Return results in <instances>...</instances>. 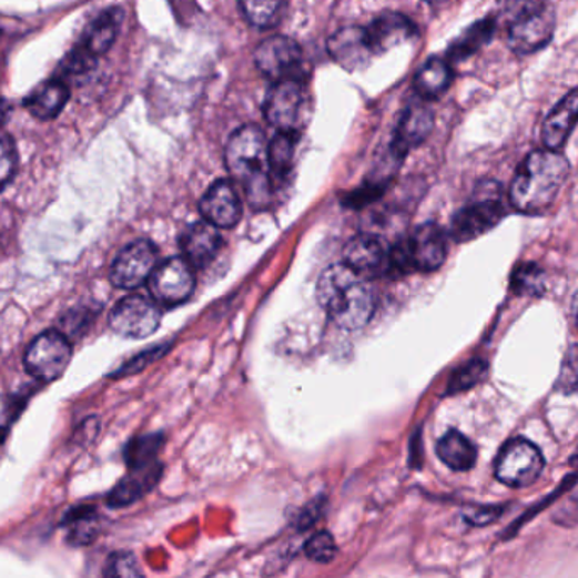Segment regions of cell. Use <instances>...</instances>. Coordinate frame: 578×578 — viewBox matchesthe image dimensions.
<instances>
[{
  "label": "cell",
  "mask_w": 578,
  "mask_h": 578,
  "mask_svg": "<svg viewBox=\"0 0 578 578\" xmlns=\"http://www.w3.org/2000/svg\"><path fill=\"white\" fill-rule=\"evenodd\" d=\"M316 292L321 307L343 329H362L374 316V291L346 263L327 266L321 273Z\"/></svg>",
  "instance_id": "6da1fadb"
},
{
  "label": "cell",
  "mask_w": 578,
  "mask_h": 578,
  "mask_svg": "<svg viewBox=\"0 0 578 578\" xmlns=\"http://www.w3.org/2000/svg\"><path fill=\"white\" fill-rule=\"evenodd\" d=\"M246 21L258 29H270L281 22L287 0H240Z\"/></svg>",
  "instance_id": "f1b7e54d"
},
{
  "label": "cell",
  "mask_w": 578,
  "mask_h": 578,
  "mask_svg": "<svg viewBox=\"0 0 578 578\" xmlns=\"http://www.w3.org/2000/svg\"><path fill=\"white\" fill-rule=\"evenodd\" d=\"M570 165L558 151H533L517 169L509 201L523 214H542L557 201Z\"/></svg>",
  "instance_id": "7a4b0ae2"
},
{
  "label": "cell",
  "mask_w": 578,
  "mask_h": 578,
  "mask_svg": "<svg viewBox=\"0 0 578 578\" xmlns=\"http://www.w3.org/2000/svg\"><path fill=\"white\" fill-rule=\"evenodd\" d=\"M298 133L295 130L281 131L266 146V163L273 180L284 179L294 165Z\"/></svg>",
  "instance_id": "4316f807"
},
{
  "label": "cell",
  "mask_w": 578,
  "mask_h": 578,
  "mask_svg": "<svg viewBox=\"0 0 578 578\" xmlns=\"http://www.w3.org/2000/svg\"><path fill=\"white\" fill-rule=\"evenodd\" d=\"M4 436H6V433L0 432V445H2V442H4Z\"/></svg>",
  "instance_id": "74e56055"
},
{
  "label": "cell",
  "mask_w": 578,
  "mask_h": 578,
  "mask_svg": "<svg viewBox=\"0 0 578 578\" xmlns=\"http://www.w3.org/2000/svg\"><path fill=\"white\" fill-rule=\"evenodd\" d=\"M304 104V87L301 80L287 79L275 82L266 95L265 119L281 131L294 130Z\"/></svg>",
  "instance_id": "4fadbf2b"
},
{
  "label": "cell",
  "mask_w": 578,
  "mask_h": 578,
  "mask_svg": "<svg viewBox=\"0 0 578 578\" xmlns=\"http://www.w3.org/2000/svg\"><path fill=\"white\" fill-rule=\"evenodd\" d=\"M162 477V465L159 462L140 465V467H131L130 474L115 485L108 497V504L111 507H124L136 503L141 497L146 496Z\"/></svg>",
  "instance_id": "d6986e66"
},
{
  "label": "cell",
  "mask_w": 578,
  "mask_h": 578,
  "mask_svg": "<svg viewBox=\"0 0 578 578\" xmlns=\"http://www.w3.org/2000/svg\"><path fill=\"white\" fill-rule=\"evenodd\" d=\"M542 468L545 458L538 446L525 438H514L509 439L497 455L496 477L507 487L523 489L538 480Z\"/></svg>",
  "instance_id": "52a82bcc"
},
{
  "label": "cell",
  "mask_w": 578,
  "mask_h": 578,
  "mask_svg": "<svg viewBox=\"0 0 578 578\" xmlns=\"http://www.w3.org/2000/svg\"><path fill=\"white\" fill-rule=\"evenodd\" d=\"M160 448H162V436L160 435H148L133 439L126 449L128 465L131 468L156 462Z\"/></svg>",
  "instance_id": "f546056e"
},
{
  "label": "cell",
  "mask_w": 578,
  "mask_h": 578,
  "mask_svg": "<svg viewBox=\"0 0 578 578\" xmlns=\"http://www.w3.org/2000/svg\"><path fill=\"white\" fill-rule=\"evenodd\" d=\"M327 51L334 62L348 72L365 70L375 57L368 43L367 29L358 26L339 29L327 41Z\"/></svg>",
  "instance_id": "5bb4252c"
},
{
  "label": "cell",
  "mask_w": 578,
  "mask_h": 578,
  "mask_svg": "<svg viewBox=\"0 0 578 578\" xmlns=\"http://www.w3.org/2000/svg\"><path fill=\"white\" fill-rule=\"evenodd\" d=\"M448 255V237L435 223L417 226L388 252L391 268L400 273L435 272Z\"/></svg>",
  "instance_id": "277c9868"
},
{
  "label": "cell",
  "mask_w": 578,
  "mask_h": 578,
  "mask_svg": "<svg viewBox=\"0 0 578 578\" xmlns=\"http://www.w3.org/2000/svg\"><path fill=\"white\" fill-rule=\"evenodd\" d=\"M180 245H182L184 258L192 266L202 268L216 258L221 246H223V237H221L220 227L212 226L207 221H201V223L187 227L184 236L180 240Z\"/></svg>",
  "instance_id": "ffe728a7"
},
{
  "label": "cell",
  "mask_w": 578,
  "mask_h": 578,
  "mask_svg": "<svg viewBox=\"0 0 578 578\" xmlns=\"http://www.w3.org/2000/svg\"><path fill=\"white\" fill-rule=\"evenodd\" d=\"M69 99V87L62 80H53V82H48L47 85L41 87L37 94L31 95L26 105L34 118L40 119V121H50L62 112Z\"/></svg>",
  "instance_id": "484cf974"
},
{
  "label": "cell",
  "mask_w": 578,
  "mask_h": 578,
  "mask_svg": "<svg viewBox=\"0 0 578 578\" xmlns=\"http://www.w3.org/2000/svg\"><path fill=\"white\" fill-rule=\"evenodd\" d=\"M306 555L317 564H327V561L333 560L334 555H336V542H334L333 536L326 531L314 535L307 541Z\"/></svg>",
  "instance_id": "836d02e7"
},
{
  "label": "cell",
  "mask_w": 578,
  "mask_h": 578,
  "mask_svg": "<svg viewBox=\"0 0 578 578\" xmlns=\"http://www.w3.org/2000/svg\"><path fill=\"white\" fill-rule=\"evenodd\" d=\"M256 67L273 82L302 77V50L297 41L287 37H272L256 47Z\"/></svg>",
  "instance_id": "8fae6325"
},
{
  "label": "cell",
  "mask_w": 578,
  "mask_h": 578,
  "mask_svg": "<svg viewBox=\"0 0 578 578\" xmlns=\"http://www.w3.org/2000/svg\"><path fill=\"white\" fill-rule=\"evenodd\" d=\"M69 541L77 546L90 545L101 531V517L92 507L72 510L65 519Z\"/></svg>",
  "instance_id": "83f0119b"
},
{
  "label": "cell",
  "mask_w": 578,
  "mask_h": 578,
  "mask_svg": "<svg viewBox=\"0 0 578 578\" xmlns=\"http://www.w3.org/2000/svg\"><path fill=\"white\" fill-rule=\"evenodd\" d=\"M121 22H123V12L119 9H109L92 22L80 47L85 48L99 60V57H102L114 43Z\"/></svg>",
  "instance_id": "603a6c76"
},
{
  "label": "cell",
  "mask_w": 578,
  "mask_h": 578,
  "mask_svg": "<svg viewBox=\"0 0 578 578\" xmlns=\"http://www.w3.org/2000/svg\"><path fill=\"white\" fill-rule=\"evenodd\" d=\"M506 214L507 207L500 194V185L496 182H484L475 191L474 199L453 217L452 236L460 243L477 240L496 227Z\"/></svg>",
  "instance_id": "5b68a950"
},
{
  "label": "cell",
  "mask_w": 578,
  "mask_h": 578,
  "mask_svg": "<svg viewBox=\"0 0 578 578\" xmlns=\"http://www.w3.org/2000/svg\"><path fill=\"white\" fill-rule=\"evenodd\" d=\"M6 114H8V108H6V102L0 99V123H4Z\"/></svg>",
  "instance_id": "8d00e7d4"
},
{
  "label": "cell",
  "mask_w": 578,
  "mask_h": 578,
  "mask_svg": "<svg viewBox=\"0 0 578 578\" xmlns=\"http://www.w3.org/2000/svg\"><path fill=\"white\" fill-rule=\"evenodd\" d=\"M435 115L428 108L420 104L409 105L400 115L399 124L395 128L391 150L404 160L413 148L419 146L432 134Z\"/></svg>",
  "instance_id": "ac0fdd59"
},
{
  "label": "cell",
  "mask_w": 578,
  "mask_h": 578,
  "mask_svg": "<svg viewBox=\"0 0 578 578\" xmlns=\"http://www.w3.org/2000/svg\"><path fill=\"white\" fill-rule=\"evenodd\" d=\"M545 287V275L536 265H521L513 277V288L517 294L536 295Z\"/></svg>",
  "instance_id": "1f68e13d"
},
{
  "label": "cell",
  "mask_w": 578,
  "mask_h": 578,
  "mask_svg": "<svg viewBox=\"0 0 578 578\" xmlns=\"http://www.w3.org/2000/svg\"><path fill=\"white\" fill-rule=\"evenodd\" d=\"M156 262H159V250L151 241H133L112 263V285L126 291L141 287L155 270Z\"/></svg>",
  "instance_id": "7c38bea8"
},
{
  "label": "cell",
  "mask_w": 578,
  "mask_h": 578,
  "mask_svg": "<svg viewBox=\"0 0 578 578\" xmlns=\"http://www.w3.org/2000/svg\"><path fill=\"white\" fill-rule=\"evenodd\" d=\"M436 452H438L439 460L446 467L452 468V470H471L475 464H477V448H475L474 443L467 436L462 435V433L455 432V429L446 433L439 439Z\"/></svg>",
  "instance_id": "7402d4cb"
},
{
  "label": "cell",
  "mask_w": 578,
  "mask_h": 578,
  "mask_svg": "<svg viewBox=\"0 0 578 578\" xmlns=\"http://www.w3.org/2000/svg\"><path fill=\"white\" fill-rule=\"evenodd\" d=\"M388 252L391 250L375 234H358L345 246V262L362 277H378L391 270Z\"/></svg>",
  "instance_id": "9a60e30c"
},
{
  "label": "cell",
  "mask_w": 578,
  "mask_h": 578,
  "mask_svg": "<svg viewBox=\"0 0 578 578\" xmlns=\"http://www.w3.org/2000/svg\"><path fill=\"white\" fill-rule=\"evenodd\" d=\"M72 359V346L65 334L57 329L40 334L26 349L24 365L38 381L50 384L65 374Z\"/></svg>",
  "instance_id": "ba28073f"
},
{
  "label": "cell",
  "mask_w": 578,
  "mask_h": 578,
  "mask_svg": "<svg viewBox=\"0 0 578 578\" xmlns=\"http://www.w3.org/2000/svg\"><path fill=\"white\" fill-rule=\"evenodd\" d=\"M365 29L375 57L407 43L417 34L416 24L399 12H384Z\"/></svg>",
  "instance_id": "e0dca14e"
},
{
  "label": "cell",
  "mask_w": 578,
  "mask_h": 578,
  "mask_svg": "<svg viewBox=\"0 0 578 578\" xmlns=\"http://www.w3.org/2000/svg\"><path fill=\"white\" fill-rule=\"evenodd\" d=\"M577 90H571L567 98L561 99L554 111L546 118L542 124V143L548 150L558 151L565 143L575 128L577 121Z\"/></svg>",
  "instance_id": "44dd1931"
},
{
  "label": "cell",
  "mask_w": 578,
  "mask_h": 578,
  "mask_svg": "<svg viewBox=\"0 0 578 578\" xmlns=\"http://www.w3.org/2000/svg\"><path fill=\"white\" fill-rule=\"evenodd\" d=\"M453 82V70L443 58H432L414 77V89L424 99H436L445 94Z\"/></svg>",
  "instance_id": "d4e9b609"
},
{
  "label": "cell",
  "mask_w": 578,
  "mask_h": 578,
  "mask_svg": "<svg viewBox=\"0 0 578 578\" xmlns=\"http://www.w3.org/2000/svg\"><path fill=\"white\" fill-rule=\"evenodd\" d=\"M146 282L153 301L162 306H179L194 294V266L184 256H173L155 266Z\"/></svg>",
  "instance_id": "30bf717a"
},
{
  "label": "cell",
  "mask_w": 578,
  "mask_h": 578,
  "mask_svg": "<svg viewBox=\"0 0 578 578\" xmlns=\"http://www.w3.org/2000/svg\"><path fill=\"white\" fill-rule=\"evenodd\" d=\"M18 166V153L16 144L9 134L0 133V187H4L14 176Z\"/></svg>",
  "instance_id": "d6a6232c"
},
{
  "label": "cell",
  "mask_w": 578,
  "mask_h": 578,
  "mask_svg": "<svg viewBox=\"0 0 578 578\" xmlns=\"http://www.w3.org/2000/svg\"><path fill=\"white\" fill-rule=\"evenodd\" d=\"M199 209L204 221L224 230L236 226L241 220L240 195L230 180L214 182L201 199Z\"/></svg>",
  "instance_id": "2e32d148"
},
{
  "label": "cell",
  "mask_w": 578,
  "mask_h": 578,
  "mask_svg": "<svg viewBox=\"0 0 578 578\" xmlns=\"http://www.w3.org/2000/svg\"><path fill=\"white\" fill-rule=\"evenodd\" d=\"M497 29V19L487 18L475 22L470 28L465 29L460 37L456 38L448 48V60L458 63L464 62L471 54L477 53L484 44L493 40Z\"/></svg>",
  "instance_id": "cb8c5ba5"
},
{
  "label": "cell",
  "mask_w": 578,
  "mask_h": 578,
  "mask_svg": "<svg viewBox=\"0 0 578 578\" xmlns=\"http://www.w3.org/2000/svg\"><path fill=\"white\" fill-rule=\"evenodd\" d=\"M105 575L108 577H138V575H141L140 565H138L134 555L115 554L109 558Z\"/></svg>",
  "instance_id": "e575fe53"
},
{
  "label": "cell",
  "mask_w": 578,
  "mask_h": 578,
  "mask_svg": "<svg viewBox=\"0 0 578 578\" xmlns=\"http://www.w3.org/2000/svg\"><path fill=\"white\" fill-rule=\"evenodd\" d=\"M266 136L262 128L246 124L231 134L226 144L227 170L249 197L252 207H266L273 197V176L266 163Z\"/></svg>",
  "instance_id": "3957f363"
},
{
  "label": "cell",
  "mask_w": 578,
  "mask_h": 578,
  "mask_svg": "<svg viewBox=\"0 0 578 578\" xmlns=\"http://www.w3.org/2000/svg\"><path fill=\"white\" fill-rule=\"evenodd\" d=\"M487 374V363L484 359H471L464 367L453 374L448 385V394L468 391V388L477 385Z\"/></svg>",
  "instance_id": "4dcf8cb0"
},
{
  "label": "cell",
  "mask_w": 578,
  "mask_h": 578,
  "mask_svg": "<svg viewBox=\"0 0 578 578\" xmlns=\"http://www.w3.org/2000/svg\"><path fill=\"white\" fill-rule=\"evenodd\" d=\"M162 323L159 302L144 295H128L112 310L109 324L119 336L131 339L148 338Z\"/></svg>",
  "instance_id": "9c48e42d"
},
{
  "label": "cell",
  "mask_w": 578,
  "mask_h": 578,
  "mask_svg": "<svg viewBox=\"0 0 578 578\" xmlns=\"http://www.w3.org/2000/svg\"><path fill=\"white\" fill-rule=\"evenodd\" d=\"M509 47L514 53L531 54L550 43L555 33V12L545 0L521 9L507 19Z\"/></svg>",
  "instance_id": "8992f818"
},
{
  "label": "cell",
  "mask_w": 578,
  "mask_h": 578,
  "mask_svg": "<svg viewBox=\"0 0 578 578\" xmlns=\"http://www.w3.org/2000/svg\"><path fill=\"white\" fill-rule=\"evenodd\" d=\"M98 63V58L92 57L85 48L75 47L69 54H67L65 62H63V70L73 75H80V73L89 72L94 69Z\"/></svg>",
  "instance_id": "d590c367"
}]
</instances>
